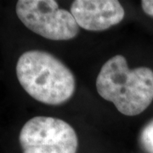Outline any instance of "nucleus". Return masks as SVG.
<instances>
[{
  "label": "nucleus",
  "mask_w": 153,
  "mask_h": 153,
  "mask_svg": "<svg viewBox=\"0 0 153 153\" xmlns=\"http://www.w3.org/2000/svg\"><path fill=\"white\" fill-rule=\"evenodd\" d=\"M102 98L112 102L122 114L136 116L153 100V71L146 66L129 69L125 57L115 55L102 66L96 79Z\"/></svg>",
  "instance_id": "obj_1"
},
{
  "label": "nucleus",
  "mask_w": 153,
  "mask_h": 153,
  "mask_svg": "<svg viewBox=\"0 0 153 153\" xmlns=\"http://www.w3.org/2000/svg\"><path fill=\"white\" fill-rule=\"evenodd\" d=\"M16 76L25 91L44 104H63L75 92L76 82L71 70L45 51L23 53L17 61Z\"/></svg>",
  "instance_id": "obj_2"
},
{
  "label": "nucleus",
  "mask_w": 153,
  "mask_h": 153,
  "mask_svg": "<svg viewBox=\"0 0 153 153\" xmlns=\"http://www.w3.org/2000/svg\"><path fill=\"white\" fill-rule=\"evenodd\" d=\"M20 21L33 33L50 40H69L79 33L70 11L53 0H20L16 6Z\"/></svg>",
  "instance_id": "obj_3"
},
{
  "label": "nucleus",
  "mask_w": 153,
  "mask_h": 153,
  "mask_svg": "<svg viewBox=\"0 0 153 153\" xmlns=\"http://www.w3.org/2000/svg\"><path fill=\"white\" fill-rule=\"evenodd\" d=\"M20 145L23 153H76V131L65 121L50 117H35L22 127Z\"/></svg>",
  "instance_id": "obj_4"
},
{
  "label": "nucleus",
  "mask_w": 153,
  "mask_h": 153,
  "mask_svg": "<svg viewBox=\"0 0 153 153\" xmlns=\"http://www.w3.org/2000/svg\"><path fill=\"white\" fill-rule=\"evenodd\" d=\"M77 25L88 31H104L120 23L125 12L116 0H76L71 6Z\"/></svg>",
  "instance_id": "obj_5"
},
{
  "label": "nucleus",
  "mask_w": 153,
  "mask_h": 153,
  "mask_svg": "<svg viewBox=\"0 0 153 153\" xmlns=\"http://www.w3.org/2000/svg\"><path fill=\"white\" fill-rule=\"evenodd\" d=\"M140 140L143 149L147 153H153V120L144 127Z\"/></svg>",
  "instance_id": "obj_6"
},
{
  "label": "nucleus",
  "mask_w": 153,
  "mask_h": 153,
  "mask_svg": "<svg viewBox=\"0 0 153 153\" xmlns=\"http://www.w3.org/2000/svg\"><path fill=\"white\" fill-rule=\"evenodd\" d=\"M141 6L146 15L153 17V0H143L141 1Z\"/></svg>",
  "instance_id": "obj_7"
}]
</instances>
